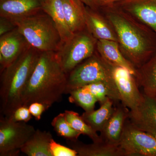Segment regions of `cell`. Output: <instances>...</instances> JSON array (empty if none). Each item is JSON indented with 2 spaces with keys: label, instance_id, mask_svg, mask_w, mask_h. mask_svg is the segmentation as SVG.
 Returning a JSON list of instances; mask_svg holds the SVG:
<instances>
[{
  "label": "cell",
  "instance_id": "cell-1",
  "mask_svg": "<svg viewBox=\"0 0 156 156\" xmlns=\"http://www.w3.org/2000/svg\"><path fill=\"white\" fill-rule=\"evenodd\" d=\"M67 77L56 52H41L23 94V106L37 102L49 109L60 102L65 94Z\"/></svg>",
  "mask_w": 156,
  "mask_h": 156
},
{
  "label": "cell",
  "instance_id": "cell-2",
  "mask_svg": "<svg viewBox=\"0 0 156 156\" xmlns=\"http://www.w3.org/2000/svg\"><path fill=\"white\" fill-rule=\"evenodd\" d=\"M40 53L30 46L1 72L0 109L2 116L10 118L22 106L23 94Z\"/></svg>",
  "mask_w": 156,
  "mask_h": 156
},
{
  "label": "cell",
  "instance_id": "cell-3",
  "mask_svg": "<svg viewBox=\"0 0 156 156\" xmlns=\"http://www.w3.org/2000/svg\"><path fill=\"white\" fill-rule=\"evenodd\" d=\"M13 21L30 46L40 52H57L61 37L51 17L44 11Z\"/></svg>",
  "mask_w": 156,
  "mask_h": 156
},
{
  "label": "cell",
  "instance_id": "cell-4",
  "mask_svg": "<svg viewBox=\"0 0 156 156\" xmlns=\"http://www.w3.org/2000/svg\"><path fill=\"white\" fill-rule=\"evenodd\" d=\"M108 17L129 61L139 65L147 60L154 51L150 41L122 14L112 13Z\"/></svg>",
  "mask_w": 156,
  "mask_h": 156
},
{
  "label": "cell",
  "instance_id": "cell-5",
  "mask_svg": "<svg viewBox=\"0 0 156 156\" xmlns=\"http://www.w3.org/2000/svg\"><path fill=\"white\" fill-rule=\"evenodd\" d=\"M113 67L101 57L92 55L67 74L65 94L88 84L102 82L119 96L113 77Z\"/></svg>",
  "mask_w": 156,
  "mask_h": 156
},
{
  "label": "cell",
  "instance_id": "cell-6",
  "mask_svg": "<svg viewBox=\"0 0 156 156\" xmlns=\"http://www.w3.org/2000/svg\"><path fill=\"white\" fill-rule=\"evenodd\" d=\"M96 39L84 30L74 34L56 52L62 68L69 73L82 62L93 55Z\"/></svg>",
  "mask_w": 156,
  "mask_h": 156
},
{
  "label": "cell",
  "instance_id": "cell-7",
  "mask_svg": "<svg viewBox=\"0 0 156 156\" xmlns=\"http://www.w3.org/2000/svg\"><path fill=\"white\" fill-rule=\"evenodd\" d=\"M36 130L25 122H14L7 117L0 119V156L19 155L21 148Z\"/></svg>",
  "mask_w": 156,
  "mask_h": 156
},
{
  "label": "cell",
  "instance_id": "cell-8",
  "mask_svg": "<svg viewBox=\"0 0 156 156\" xmlns=\"http://www.w3.org/2000/svg\"><path fill=\"white\" fill-rule=\"evenodd\" d=\"M119 145L125 156H156V138L126 121Z\"/></svg>",
  "mask_w": 156,
  "mask_h": 156
},
{
  "label": "cell",
  "instance_id": "cell-9",
  "mask_svg": "<svg viewBox=\"0 0 156 156\" xmlns=\"http://www.w3.org/2000/svg\"><path fill=\"white\" fill-rule=\"evenodd\" d=\"M112 74L122 104L130 110L136 108L144 94L140 91L135 77L128 69L120 66H114Z\"/></svg>",
  "mask_w": 156,
  "mask_h": 156
},
{
  "label": "cell",
  "instance_id": "cell-10",
  "mask_svg": "<svg viewBox=\"0 0 156 156\" xmlns=\"http://www.w3.org/2000/svg\"><path fill=\"white\" fill-rule=\"evenodd\" d=\"M30 46L17 27L0 36V71L2 72Z\"/></svg>",
  "mask_w": 156,
  "mask_h": 156
},
{
  "label": "cell",
  "instance_id": "cell-11",
  "mask_svg": "<svg viewBox=\"0 0 156 156\" xmlns=\"http://www.w3.org/2000/svg\"><path fill=\"white\" fill-rule=\"evenodd\" d=\"M129 122L134 127L156 138V101L145 95L139 105L130 110Z\"/></svg>",
  "mask_w": 156,
  "mask_h": 156
},
{
  "label": "cell",
  "instance_id": "cell-12",
  "mask_svg": "<svg viewBox=\"0 0 156 156\" xmlns=\"http://www.w3.org/2000/svg\"><path fill=\"white\" fill-rule=\"evenodd\" d=\"M44 0H0V17L12 21L43 11Z\"/></svg>",
  "mask_w": 156,
  "mask_h": 156
},
{
  "label": "cell",
  "instance_id": "cell-13",
  "mask_svg": "<svg viewBox=\"0 0 156 156\" xmlns=\"http://www.w3.org/2000/svg\"><path fill=\"white\" fill-rule=\"evenodd\" d=\"M66 142L70 147L77 152L78 156H125L119 144L104 140L88 144L78 140H66Z\"/></svg>",
  "mask_w": 156,
  "mask_h": 156
},
{
  "label": "cell",
  "instance_id": "cell-14",
  "mask_svg": "<svg viewBox=\"0 0 156 156\" xmlns=\"http://www.w3.org/2000/svg\"><path fill=\"white\" fill-rule=\"evenodd\" d=\"M129 109L122 104V106L115 107L111 117L100 132L104 141L119 144L125 123L129 117Z\"/></svg>",
  "mask_w": 156,
  "mask_h": 156
},
{
  "label": "cell",
  "instance_id": "cell-15",
  "mask_svg": "<svg viewBox=\"0 0 156 156\" xmlns=\"http://www.w3.org/2000/svg\"><path fill=\"white\" fill-rule=\"evenodd\" d=\"M96 46L101 57L104 60L112 66L125 68L136 76V69L120 52L118 42L109 40H98Z\"/></svg>",
  "mask_w": 156,
  "mask_h": 156
},
{
  "label": "cell",
  "instance_id": "cell-16",
  "mask_svg": "<svg viewBox=\"0 0 156 156\" xmlns=\"http://www.w3.org/2000/svg\"><path fill=\"white\" fill-rule=\"evenodd\" d=\"M43 11L53 20L61 37L62 45L74 35L66 22L62 0H44Z\"/></svg>",
  "mask_w": 156,
  "mask_h": 156
},
{
  "label": "cell",
  "instance_id": "cell-17",
  "mask_svg": "<svg viewBox=\"0 0 156 156\" xmlns=\"http://www.w3.org/2000/svg\"><path fill=\"white\" fill-rule=\"evenodd\" d=\"M127 9L156 33V0H124Z\"/></svg>",
  "mask_w": 156,
  "mask_h": 156
},
{
  "label": "cell",
  "instance_id": "cell-18",
  "mask_svg": "<svg viewBox=\"0 0 156 156\" xmlns=\"http://www.w3.org/2000/svg\"><path fill=\"white\" fill-rule=\"evenodd\" d=\"M66 20L73 34L84 30L86 27L84 4L80 0H62Z\"/></svg>",
  "mask_w": 156,
  "mask_h": 156
},
{
  "label": "cell",
  "instance_id": "cell-19",
  "mask_svg": "<svg viewBox=\"0 0 156 156\" xmlns=\"http://www.w3.org/2000/svg\"><path fill=\"white\" fill-rule=\"evenodd\" d=\"M85 18L88 32L96 40L119 42L117 35L100 15L86 8Z\"/></svg>",
  "mask_w": 156,
  "mask_h": 156
},
{
  "label": "cell",
  "instance_id": "cell-20",
  "mask_svg": "<svg viewBox=\"0 0 156 156\" xmlns=\"http://www.w3.org/2000/svg\"><path fill=\"white\" fill-rule=\"evenodd\" d=\"M53 139L50 132L36 130L20 151L28 156H52L50 144Z\"/></svg>",
  "mask_w": 156,
  "mask_h": 156
},
{
  "label": "cell",
  "instance_id": "cell-21",
  "mask_svg": "<svg viewBox=\"0 0 156 156\" xmlns=\"http://www.w3.org/2000/svg\"><path fill=\"white\" fill-rule=\"evenodd\" d=\"M135 78L143 93L154 98L156 94V53L136 70Z\"/></svg>",
  "mask_w": 156,
  "mask_h": 156
},
{
  "label": "cell",
  "instance_id": "cell-22",
  "mask_svg": "<svg viewBox=\"0 0 156 156\" xmlns=\"http://www.w3.org/2000/svg\"><path fill=\"white\" fill-rule=\"evenodd\" d=\"M114 102L113 101L108 98L98 109L85 112L81 116L95 131L101 132L114 111Z\"/></svg>",
  "mask_w": 156,
  "mask_h": 156
},
{
  "label": "cell",
  "instance_id": "cell-23",
  "mask_svg": "<svg viewBox=\"0 0 156 156\" xmlns=\"http://www.w3.org/2000/svg\"><path fill=\"white\" fill-rule=\"evenodd\" d=\"M64 113L68 122L76 131L81 134L87 135L93 142H99L103 140L97 134V131L86 123L77 112L73 111L66 110Z\"/></svg>",
  "mask_w": 156,
  "mask_h": 156
},
{
  "label": "cell",
  "instance_id": "cell-24",
  "mask_svg": "<svg viewBox=\"0 0 156 156\" xmlns=\"http://www.w3.org/2000/svg\"><path fill=\"white\" fill-rule=\"evenodd\" d=\"M81 88L89 91L94 95L101 105L108 98H110L115 103L120 101L119 95L112 91L107 85L102 82L92 83Z\"/></svg>",
  "mask_w": 156,
  "mask_h": 156
},
{
  "label": "cell",
  "instance_id": "cell-25",
  "mask_svg": "<svg viewBox=\"0 0 156 156\" xmlns=\"http://www.w3.org/2000/svg\"><path fill=\"white\" fill-rule=\"evenodd\" d=\"M69 101L80 107L85 112H90L94 110L95 104L98 100L90 92L83 88L75 89L69 92Z\"/></svg>",
  "mask_w": 156,
  "mask_h": 156
},
{
  "label": "cell",
  "instance_id": "cell-26",
  "mask_svg": "<svg viewBox=\"0 0 156 156\" xmlns=\"http://www.w3.org/2000/svg\"><path fill=\"white\" fill-rule=\"evenodd\" d=\"M51 125L57 135L66 140H77L82 134L70 126L66 120L64 112L59 114L55 117L51 122Z\"/></svg>",
  "mask_w": 156,
  "mask_h": 156
},
{
  "label": "cell",
  "instance_id": "cell-27",
  "mask_svg": "<svg viewBox=\"0 0 156 156\" xmlns=\"http://www.w3.org/2000/svg\"><path fill=\"white\" fill-rule=\"evenodd\" d=\"M50 151L52 156H77L73 149L58 143L53 139L50 144Z\"/></svg>",
  "mask_w": 156,
  "mask_h": 156
},
{
  "label": "cell",
  "instance_id": "cell-28",
  "mask_svg": "<svg viewBox=\"0 0 156 156\" xmlns=\"http://www.w3.org/2000/svg\"><path fill=\"white\" fill-rule=\"evenodd\" d=\"M32 116L28 107L22 105L17 108L11 116L9 118L14 122H27L30 121Z\"/></svg>",
  "mask_w": 156,
  "mask_h": 156
},
{
  "label": "cell",
  "instance_id": "cell-29",
  "mask_svg": "<svg viewBox=\"0 0 156 156\" xmlns=\"http://www.w3.org/2000/svg\"><path fill=\"white\" fill-rule=\"evenodd\" d=\"M31 114L37 121L41 119L42 114L48 109L44 105L40 102H34L28 107Z\"/></svg>",
  "mask_w": 156,
  "mask_h": 156
},
{
  "label": "cell",
  "instance_id": "cell-30",
  "mask_svg": "<svg viewBox=\"0 0 156 156\" xmlns=\"http://www.w3.org/2000/svg\"><path fill=\"white\" fill-rule=\"evenodd\" d=\"M17 27L11 20L0 17V36L13 30Z\"/></svg>",
  "mask_w": 156,
  "mask_h": 156
},
{
  "label": "cell",
  "instance_id": "cell-31",
  "mask_svg": "<svg viewBox=\"0 0 156 156\" xmlns=\"http://www.w3.org/2000/svg\"><path fill=\"white\" fill-rule=\"evenodd\" d=\"M85 5L92 9H94L98 6L96 0H80Z\"/></svg>",
  "mask_w": 156,
  "mask_h": 156
},
{
  "label": "cell",
  "instance_id": "cell-32",
  "mask_svg": "<svg viewBox=\"0 0 156 156\" xmlns=\"http://www.w3.org/2000/svg\"><path fill=\"white\" fill-rule=\"evenodd\" d=\"M98 5H110L112 3L118 1H124V0H96Z\"/></svg>",
  "mask_w": 156,
  "mask_h": 156
},
{
  "label": "cell",
  "instance_id": "cell-33",
  "mask_svg": "<svg viewBox=\"0 0 156 156\" xmlns=\"http://www.w3.org/2000/svg\"><path fill=\"white\" fill-rule=\"evenodd\" d=\"M154 98L155 100V101H156V94L155 95L154 97Z\"/></svg>",
  "mask_w": 156,
  "mask_h": 156
}]
</instances>
